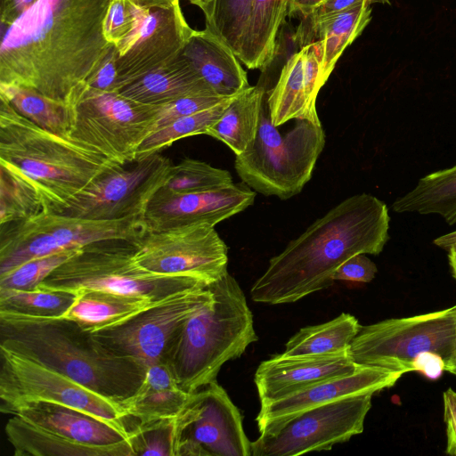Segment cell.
Listing matches in <instances>:
<instances>
[{
  "label": "cell",
  "mask_w": 456,
  "mask_h": 456,
  "mask_svg": "<svg viewBox=\"0 0 456 456\" xmlns=\"http://www.w3.org/2000/svg\"><path fill=\"white\" fill-rule=\"evenodd\" d=\"M324 0H289L288 16L306 18Z\"/></svg>",
  "instance_id": "cell-50"
},
{
  "label": "cell",
  "mask_w": 456,
  "mask_h": 456,
  "mask_svg": "<svg viewBox=\"0 0 456 456\" xmlns=\"http://www.w3.org/2000/svg\"><path fill=\"white\" fill-rule=\"evenodd\" d=\"M289 0H252L240 61L250 69H265L273 61L277 37L288 16Z\"/></svg>",
  "instance_id": "cell-29"
},
{
  "label": "cell",
  "mask_w": 456,
  "mask_h": 456,
  "mask_svg": "<svg viewBox=\"0 0 456 456\" xmlns=\"http://www.w3.org/2000/svg\"><path fill=\"white\" fill-rule=\"evenodd\" d=\"M12 415H18L34 425L87 444L110 445L129 438L126 423L112 422L54 403H25Z\"/></svg>",
  "instance_id": "cell-21"
},
{
  "label": "cell",
  "mask_w": 456,
  "mask_h": 456,
  "mask_svg": "<svg viewBox=\"0 0 456 456\" xmlns=\"http://www.w3.org/2000/svg\"><path fill=\"white\" fill-rule=\"evenodd\" d=\"M362 325L350 314L300 329L286 343L284 354L319 355L347 350Z\"/></svg>",
  "instance_id": "cell-33"
},
{
  "label": "cell",
  "mask_w": 456,
  "mask_h": 456,
  "mask_svg": "<svg viewBox=\"0 0 456 456\" xmlns=\"http://www.w3.org/2000/svg\"><path fill=\"white\" fill-rule=\"evenodd\" d=\"M397 213L436 214L450 225L456 224V165L420 178L417 185L395 200Z\"/></svg>",
  "instance_id": "cell-31"
},
{
  "label": "cell",
  "mask_w": 456,
  "mask_h": 456,
  "mask_svg": "<svg viewBox=\"0 0 456 456\" xmlns=\"http://www.w3.org/2000/svg\"><path fill=\"white\" fill-rule=\"evenodd\" d=\"M72 103L76 120L70 137L123 166L134 163L135 151L151 133L160 107L86 85L76 93Z\"/></svg>",
  "instance_id": "cell-10"
},
{
  "label": "cell",
  "mask_w": 456,
  "mask_h": 456,
  "mask_svg": "<svg viewBox=\"0 0 456 456\" xmlns=\"http://www.w3.org/2000/svg\"><path fill=\"white\" fill-rule=\"evenodd\" d=\"M79 249L63 251L25 262L0 275V289L19 290L37 289L56 268Z\"/></svg>",
  "instance_id": "cell-38"
},
{
  "label": "cell",
  "mask_w": 456,
  "mask_h": 456,
  "mask_svg": "<svg viewBox=\"0 0 456 456\" xmlns=\"http://www.w3.org/2000/svg\"><path fill=\"white\" fill-rule=\"evenodd\" d=\"M191 4L198 6L203 12L208 9L212 0H188Z\"/></svg>",
  "instance_id": "cell-54"
},
{
  "label": "cell",
  "mask_w": 456,
  "mask_h": 456,
  "mask_svg": "<svg viewBox=\"0 0 456 456\" xmlns=\"http://www.w3.org/2000/svg\"><path fill=\"white\" fill-rule=\"evenodd\" d=\"M173 455L251 456L241 414L217 381L189 394L173 419Z\"/></svg>",
  "instance_id": "cell-12"
},
{
  "label": "cell",
  "mask_w": 456,
  "mask_h": 456,
  "mask_svg": "<svg viewBox=\"0 0 456 456\" xmlns=\"http://www.w3.org/2000/svg\"><path fill=\"white\" fill-rule=\"evenodd\" d=\"M182 53L220 97L235 96L250 86L247 72L232 50L207 28L194 30Z\"/></svg>",
  "instance_id": "cell-22"
},
{
  "label": "cell",
  "mask_w": 456,
  "mask_h": 456,
  "mask_svg": "<svg viewBox=\"0 0 456 456\" xmlns=\"http://www.w3.org/2000/svg\"><path fill=\"white\" fill-rule=\"evenodd\" d=\"M37 0H0L1 27L11 24Z\"/></svg>",
  "instance_id": "cell-49"
},
{
  "label": "cell",
  "mask_w": 456,
  "mask_h": 456,
  "mask_svg": "<svg viewBox=\"0 0 456 456\" xmlns=\"http://www.w3.org/2000/svg\"><path fill=\"white\" fill-rule=\"evenodd\" d=\"M134 245L136 262L154 273L191 275L211 283L228 272V248L210 224L146 232Z\"/></svg>",
  "instance_id": "cell-15"
},
{
  "label": "cell",
  "mask_w": 456,
  "mask_h": 456,
  "mask_svg": "<svg viewBox=\"0 0 456 456\" xmlns=\"http://www.w3.org/2000/svg\"><path fill=\"white\" fill-rule=\"evenodd\" d=\"M233 183L229 171L186 158L173 166L170 176L162 189L176 194L198 193L222 189Z\"/></svg>",
  "instance_id": "cell-37"
},
{
  "label": "cell",
  "mask_w": 456,
  "mask_h": 456,
  "mask_svg": "<svg viewBox=\"0 0 456 456\" xmlns=\"http://www.w3.org/2000/svg\"><path fill=\"white\" fill-rule=\"evenodd\" d=\"M0 98L40 127L56 134L70 137L76 114L72 102L47 97L35 90L0 83Z\"/></svg>",
  "instance_id": "cell-32"
},
{
  "label": "cell",
  "mask_w": 456,
  "mask_h": 456,
  "mask_svg": "<svg viewBox=\"0 0 456 456\" xmlns=\"http://www.w3.org/2000/svg\"><path fill=\"white\" fill-rule=\"evenodd\" d=\"M360 366L348 349L319 355H287L283 353L263 361L254 381L261 403L290 395L319 382L354 373Z\"/></svg>",
  "instance_id": "cell-20"
},
{
  "label": "cell",
  "mask_w": 456,
  "mask_h": 456,
  "mask_svg": "<svg viewBox=\"0 0 456 456\" xmlns=\"http://www.w3.org/2000/svg\"><path fill=\"white\" fill-rule=\"evenodd\" d=\"M118 93L148 105H163L191 95H216L200 78L182 51Z\"/></svg>",
  "instance_id": "cell-24"
},
{
  "label": "cell",
  "mask_w": 456,
  "mask_h": 456,
  "mask_svg": "<svg viewBox=\"0 0 456 456\" xmlns=\"http://www.w3.org/2000/svg\"><path fill=\"white\" fill-rule=\"evenodd\" d=\"M134 241L111 240L80 248L38 286L77 292L105 290L159 301L208 282L191 275L164 274L147 270L134 258Z\"/></svg>",
  "instance_id": "cell-6"
},
{
  "label": "cell",
  "mask_w": 456,
  "mask_h": 456,
  "mask_svg": "<svg viewBox=\"0 0 456 456\" xmlns=\"http://www.w3.org/2000/svg\"><path fill=\"white\" fill-rule=\"evenodd\" d=\"M235 96L229 97L205 110L177 118L170 124L153 131L138 146L134 154V161L158 153L179 139L196 134H206L207 129L221 118L224 110Z\"/></svg>",
  "instance_id": "cell-35"
},
{
  "label": "cell",
  "mask_w": 456,
  "mask_h": 456,
  "mask_svg": "<svg viewBox=\"0 0 456 456\" xmlns=\"http://www.w3.org/2000/svg\"><path fill=\"white\" fill-rule=\"evenodd\" d=\"M447 371L456 375V350H455V355H454L453 361L451 363L450 367L448 368Z\"/></svg>",
  "instance_id": "cell-55"
},
{
  "label": "cell",
  "mask_w": 456,
  "mask_h": 456,
  "mask_svg": "<svg viewBox=\"0 0 456 456\" xmlns=\"http://www.w3.org/2000/svg\"><path fill=\"white\" fill-rule=\"evenodd\" d=\"M16 456H134L129 438L110 445L83 444L12 415L4 428Z\"/></svg>",
  "instance_id": "cell-23"
},
{
  "label": "cell",
  "mask_w": 456,
  "mask_h": 456,
  "mask_svg": "<svg viewBox=\"0 0 456 456\" xmlns=\"http://www.w3.org/2000/svg\"><path fill=\"white\" fill-rule=\"evenodd\" d=\"M389 215L377 197L344 200L272 257L250 289L256 303L297 302L334 283L333 274L357 254H379L388 240Z\"/></svg>",
  "instance_id": "cell-2"
},
{
  "label": "cell",
  "mask_w": 456,
  "mask_h": 456,
  "mask_svg": "<svg viewBox=\"0 0 456 456\" xmlns=\"http://www.w3.org/2000/svg\"><path fill=\"white\" fill-rule=\"evenodd\" d=\"M40 211L34 194L0 168V224L20 221Z\"/></svg>",
  "instance_id": "cell-40"
},
{
  "label": "cell",
  "mask_w": 456,
  "mask_h": 456,
  "mask_svg": "<svg viewBox=\"0 0 456 456\" xmlns=\"http://www.w3.org/2000/svg\"><path fill=\"white\" fill-rule=\"evenodd\" d=\"M374 393L344 397L306 410L251 442V456H293L329 451L363 431Z\"/></svg>",
  "instance_id": "cell-13"
},
{
  "label": "cell",
  "mask_w": 456,
  "mask_h": 456,
  "mask_svg": "<svg viewBox=\"0 0 456 456\" xmlns=\"http://www.w3.org/2000/svg\"><path fill=\"white\" fill-rule=\"evenodd\" d=\"M77 296V292L40 287L29 290L0 289V313L61 317L74 304Z\"/></svg>",
  "instance_id": "cell-34"
},
{
  "label": "cell",
  "mask_w": 456,
  "mask_h": 456,
  "mask_svg": "<svg viewBox=\"0 0 456 456\" xmlns=\"http://www.w3.org/2000/svg\"><path fill=\"white\" fill-rule=\"evenodd\" d=\"M111 0H37L1 27L0 83L71 102L110 49L102 26Z\"/></svg>",
  "instance_id": "cell-1"
},
{
  "label": "cell",
  "mask_w": 456,
  "mask_h": 456,
  "mask_svg": "<svg viewBox=\"0 0 456 456\" xmlns=\"http://www.w3.org/2000/svg\"><path fill=\"white\" fill-rule=\"evenodd\" d=\"M129 441L135 455H173V419L135 421L128 428Z\"/></svg>",
  "instance_id": "cell-39"
},
{
  "label": "cell",
  "mask_w": 456,
  "mask_h": 456,
  "mask_svg": "<svg viewBox=\"0 0 456 456\" xmlns=\"http://www.w3.org/2000/svg\"><path fill=\"white\" fill-rule=\"evenodd\" d=\"M369 1L319 20L311 26L299 25L295 38L300 47L319 40L322 45V78L327 82L346 48L363 31L371 20Z\"/></svg>",
  "instance_id": "cell-25"
},
{
  "label": "cell",
  "mask_w": 456,
  "mask_h": 456,
  "mask_svg": "<svg viewBox=\"0 0 456 456\" xmlns=\"http://www.w3.org/2000/svg\"><path fill=\"white\" fill-rule=\"evenodd\" d=\"M364 1L369 0H324L310 13L308 17L301 19L300 25H314L322 19L354 7Z\"/></svg>",
  "instance_id": "cell-46"
},
{
  "label": "cell",
  "mask_w": 456,
  "mask_h": 456,
  "mask_svg": "<svg viewBox=\"0 0 456 456\" xmlns=\"http://www.w3.org/2000/svg\"><path fill=\"white\" fill-rule=\"evenodd\" d=\"M173 166L159 152L134 161L128 168L117 165L76 195L60 214L96 220L143 218Z\"/></svg>",
  "instance_id": "cell-14"
},
{
  "label": "cell",
  "mask_w": 456,
  "mask_h": 456,
  "mask_svg": "<svg viewBox=\"0 0 456 456\" xmlns=\"http://www.w3.org/2000/svg\"><path fill=\"white\" fill-rule=\"evenodd\" d=\"M139 6L129 0H111L105 15L102 33L105 40L117 46L135 28Z\"/></svg>",
  "instance_id": "cell-41"
},
{
  "label": "cell",
  "mask_w": 456,
  "mask_h": 456,
  "mask_svg": "<svg viewBox=\"0 0 456 456\" xmlns=\"http://www.w3.org/2000/svg\"><path fill=\"white\" fill-rule=\"evenodd\" d=\"M229 97L214 94H197L177 99L160 105L152 131L161 128L177 118L209 109Z\"/></svg>",
  "instance_id": "cell-42"
},
{
  "label": "cell",
  "mask_w": 456,
  "mask_h": 456,
  "mask_svg": "<svg viewBox=\"0 0 456 456\" xmlns=\"http://www.w3.org/2000/svg\"><path fill=\"white\" fill-rule=\"evenodd\" d=\"M305 52L293 53L281 69L279 79L266 99L272 124L306 119L321 124L317 110L307 99L304 78Z\"/></svg>",
  "instance_id": "cell-30"
},
{
  "label": "cell",
  "mask_w": 456,
  "mask_h": 456,
  "mask_svg": "<svg viewBox=\"0 0 456 456\" xmlns=\"http://www.w3.org/2000/svg\"><path fill=\"white\" fill-rule=\"evenodd\" d=\"M211 297L210 283L176 292L126 322L93 334L112 352L133 358L147 368L162 359L179 325Z\"/></svg>",
  "instance_id": "cell-16"
},
{
  "label": "cell",
  "mask_w": 456,
  "mask_h": 456,
  "mask_svg": "<svg viewBox=\"0 0 456 456\" xmlns=\"http://www.w3.org/2000/svg\"><path fill=\"white\" fill-rule=\"evenodd\" d=\"M370 4L379 3V4H390L389 0H369Z\"/></svg>",
  "instance_id": "cell-56"
},
{
  "label": "cell",
  "mask_w": 456,
  "mask_h": 456,
  "mask_svg": "<svg viewBox=\"0 0 456 456\" xmlns=\"http://www.w3.org/2000/svg\"><path fill=\"white\" fill-rule=\"evenodd\" d=\"M0 346L28 356L120 403L140 387L146 368L118 354L65 317L0 313Z\"/></svg>",
  "instance_id": "cell-4"
},
{
  "label": "cell",
  "mask_w": 456,
  "mask_h": 456,
  "mask_svg": "<svg viewBox=\"0 0 456 456\" xmlns=\"http://www.w3.org/2000/svg\"><path fill=\"white\" fill-rule=\"evenodd\" d=\"M146 232L143 218L96 220L37 212L1 225L0 275L29 260L111 240L134 241Z\"/></svg>",
  "instance_id": "cell-8"
},
{
  "label": "cell",
  "mask_w": 456,
  "mask_h": 456,
  "mask_svg": "<svg viewBox=\"0 0 456 456\" xmlns=\"http://www.w3.org/2000/svg\"><path fill=\"white\" fill-rule=\"evenodd\" d=\"M455 398H456V392H455Z\"/></svg>",
  "instance_id": "cell-57"
},
{
  "label": "cell",
  "mask_w": 456,
  "mask_h": 456,
  "mask_svg": "<svg viewBox=\"0 0 456 456\" xmlns=\"http://www.w3.org/2000/svg\"><path fill=\"white\" fill-rule=\"evenodd\" d=\"M412 371L422 373L428 379H437L445 370V362L436 353L424 351L412 362Z\"/></svg>",
  "instance_id": "cell-48"
},
{
  "label": "cell",
  "mask_w": 456,
  "mask_h": 456,
  "mask_svg": "<svg viewBox=\"0 0 456 456\" xmlns=\"http://www.w3.org/2000/svg\"><path fill=\"white\" fill-rule=\"evenodd\" d=\"M0 101V168L34 194L41 211L61 213L92 182L120 165L86 143L40 127Z\"/></svg>",
  "instance_id": "cell-3"
},
{
  "label": "cell",
  "mask_w": 456,
  "mask_h": 456,
  "mask_svg": "<svg viewBox=\"0 0 456 456\" xmlns=\"http://www.w3.org/2000/svg\"><path fill=\"white\" fill-rule=\"evenodd\" d=\"M265 98L264 86H250L232 100L206 134L224 142L235 156L243 153L256 137Z\"/></svg>",
  "instance_id": "cell-28"
},
{
  "label": "cell",
  "mask_w": 456,
  "mask_h": 456,
  "mask_svg": "<svg viewBox=\"0 0 456 456\" xmlns=\"http://www.w3.org/2000/svg\"><path fill=\"white\" fill-rule=\"evenodd\" d=\"M402 375L383 368L360 366L354 373L327 379L290 395L261 403L256 417L258 431L260 434L271 433L296 415L324 403L391 387Z\"/></svg>",
  "instance_id": "cell-19"
},
{
  "label": "cell",
  "mask_w": 456,
  "mask_h": 456,
  "mask_svg": "<svg viewBox=\"0 0 456 456\" xmlns=\"http://www.w3.org/2000/svg\"><path fill=\"white\" fill-rule=\"evenodd\" d=\"M77 293L74 304L62 317L91 333L121 325L160 301L96 289Z\"/></svg>",
  "instance_id": "cell-27"
},
{
  "label": "cell",
  "mask_w": 456,
  "mask_h": 456,
  "mask_svg": "<svg viewBox=\"0 0 456 456\" xmlns=\"http://www.w3.org/2000/svg\"><path fill=\"white\" fill-rule=\"evenodd\" d=\"M116 48L111 46L94 68L86 85L102 91L117 92Z\"/></svg>",
  "instance_id": "cell-45"
},
{
  "label": "cell",
  "mask_w": 456,
  "mask_h": 456,
  "mask_svg": "<svg viewBox=\"0 0 456 456\" xmlns=\"http://www.w3.org/2000/svg\"><path fill=\"white\" fill-rule=\"evenodd\" d=\"M305 52L304 78L309 103L316 108V99L325 85L322 78V45L316 40L302 46Z\"/></svg>",
  "instance_id": "cell-43"
},
{
  "label": "cell",
  "mask_w": 456,
  "mask_h": 456,
  "mask_svg": "<svg viewBox=\"0 0 456 456\" xmlns=\"http://www.w3.org/2000/svg\"><path fill=\"white\" fill-rule=\"evenodd\" d=\"M0 411L13 414L33 402L59 403L107 420L126 423L119 402L108 398L28 356L1 347Z\"/></svg>",
  "instance_id": "cell-11"
},
{
  "label": "cell",
  "mask_w": 456,
  "mask_h": 456,
  "mask_svg": "<svg viewBox=\"0 0 456 456\" xmlns=\"http://www.w3.org/2000/svg\"><path fill=\"white\" fill-rule=\"evenodd\" d=\"M456 350V305L411 317L393 318L362 326L348 347L359 366L387 369L402 374L412 371L422 352L442 356L447 371Z\"/></svg>",
  "instance_id": "cell-9"
},
{
  "label": "cell",
  "mask_w": 456,
  "mask_h": 456,
  "mask_svg": "<svg viewBox=\"0 0 456 456\" xmlns=\"http://www.w3.org/2000/svg\"><path fill=\"white\" fill-rule=\"evenodd\" d=\"M434 244L446 251L456 250V231L437 237Z\"/></svg>",
  "instance_id": "cell-51"
},
{
  "label": "cell",
  "mask_w": 456,
  "mask_h": 456,
  "mask_svg": "<svg viewBox=\"0 0 456 456\" xmlns=\"http://www.w3.org/2000/svg\"><path fill=\"white\" fill-rule=\"evenodd\" d=\"M255 196L243 182L198 193L176 194L161 188L144 214L146 232L199 224L215 226L251 206Z\"/></svg>",
  "instance_id": "cell-18"
},
{
  "label": "cell",
  "mask_w": 456,
  "mask_h": 456,
  "mask_svg": "<svg viewBox=\"0 0 456 456\" xmlns=\"http://www.w3.org/2000/svg\"><path fill=\"white\" fill-rule=\"evenodd\" d=\"M444 419L446 425V452L456 455V398L452 388L444 393Z\"/></svg>",
  "instance_id": "cell-47"
},
{
  "label": "cell",
  "mask_w": 456,
  "mask_h": 456,
  "mask_svg": "<svg viewBox=\"0 0 456 456\" xmlns=\"http://www.w3.org/2000/svg\"><path fill=\"white\" fill-rule=\"evenodd\" d=\"M193 31L180 2L167 8L139 6L135 28L115 46L117 92L178 54Z\"/></svg>",
  "instance_id": "cell-17"
},
{
  "label": "cell",
  "mask_w": 456,
  "mask_h": 456,
  "mask_svg": "<svg viewBox=\"0 0 456 456\" xmlns=\"http://www.w3.org/2000/svg\"><path fill=\"white\" fill-rule=\"evenodd\" d=\"M210 287V300L179 325L160 360L188 394L216 381L222 366L258 339L252 312L234 277L227 272Z\"/></svg>",
  "instance_id": "cell-5"
},
{
  "label": "cell",
  "mask_w": 456,
  "mask_h": 456,
  "mask_svg": "<svg viewBox=\"0 0 456 456\" xmlns=\"http://www.w3.org/2000/svg\"><path fill=\"white\" fill-rule=\"evenodd\" d=\"M252 0H212L203 12L208 30L225 43L240 60L251 14Z\"/></svg>",
  "instance_id": "cell-36"
},
{
  "label": "cell",
  "mask_w": 456,
  "mask_h": 456,
  "mask_svg": "<svg viewBox=\"0 0 456 456\" xmlns=\"http://www.w3.org/2000/svg\"><path fill=\"white\" fill-rule=\"evenodd\" d=\"M133 4L143 8H167L173 6L180 0H129Z\"/></svg>",
  "instance_id": "cell-52"
},
{
  "label": "cell",
  "mask_w": 456,
  "mask_h": 456,
  "mask_svg": "<svg viewBox=\"0 0 456 456\" xmlns=\"http://www.w3.org/2000/svg\"><path fill=\"white\" fill-rule=\"evenodd\" d=\"M448 260L452 273L456 279V250L448 251Z\"/></svg>",
  "instance_id": "cell-53"
},
{
  "label": "cell",
  "mask_w": 456,
  "mask_h": 456,
  "mask_svg": "<svg viewBox=\"0 0 456 456\" xmlns=\"http://www.w3.org/2000/svg\"><path fill=\"white\" fill-rule=\"evenodd\" d=\"M378 272L377 265L365 254H357L345 261L334 273V281H349L367 283Z\"/></svg>",
  "instance_id": "cell-44"
},
{
  "label": "cell",
  "mask_w": 456,
  "mask_h": 456,
  "mask_svg": "<svg viewBox=\"0 0 456 456\" xmlns=\"http://www.w3.org/2000/svg\"><path fill=\"white\" fill-rule=\"evenodd\" d=\"M189 394L177 384L167 364L156 362L146 368L137 390L121 404L127 418L137 422L174 419L185 403Z\"/></svg>",
  "instance_id": "cell-26"
},
{
  "label": "cell",
  "mask_w": 456,
  "mask_h": 456,
  "mask_svg": "<svg viewBox=\"0 0 456 456\" xmlns=\"http://www.w3.org/2000/svg\"><path fill=\"white\" fill-rule=\"evenodd\" d=\"M325 145L321 124L297 120L282 134L272 124L266 100L263 102L256 137L234 167L241 181L265 196L281 200L298 194L311 179Z\"/></svg>",
  "instance_id": "cell-7"
}]
</instances>
